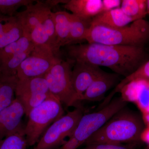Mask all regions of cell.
Returning a JSON list of instances; mask_svg holds the SVG:
<instances>
[{
	"mask_svg": "<svg viewBox=\"0 0 149 149\" xmlns=\"http://www.w3.org/2000/svg\"><path fill=\"white\" fill-rule=\"evenodd\" d=\"M62 105L50 93L44 101L31 111L24 129L28 146L37 144L49 127L64 115Z\"/></svg>",
	"mask_w": 149,
	"mask_h": 149,
	"instance_id": "277c9868",
	"label": "cell"
},
{
	"mask_svg": "<svg viewBox=\"0 0 149 149\" xmlns=\"http://www.w3.org/2000/svg\"><path fill=\"white\" fill-rule=\"evenodd\" d=\"M42 24L49 38L51 48L55 53L58 54L59 51L57 48L56 35L53 17V12L51 11V9L48 11L46 14L42 21Z\"/></svg>",
	"mask_w": 149,
	"mask_h": 149,
	"instance_id": "484cf974",
	"label": "cell"
},
{
	"mask_svg": "<svg viewBox=\"0 0 149 149\" xmlns=\"http://www.w3.org/2000/svg\"><path fill=\"white\" fill-rule=\"evenodd\" d=\"M81 146L82 145L79 141L71 137L68 141H65L62 145L56 149H77Z\"/></svg>",
	"mask_w": 149,
	"mask_h": 149,
	"instance_id": "f546056e",
	"label": "cell"
},
{
	"mask_svg": "<svg viewBox=\"0 0 149 149\" xmlns=\"http://www.w3.org/2000/svg\"><path fill=\"white\" fill-rule=\"evenodd\" d=\"M142 116L146 126L149 127V111L143 113Z\"/></svg>",
	"mask_w": 149,
	"mask_h": 149,
	"instance_id": "4dcf8cb0",
	"label": "cell"
},
{
	"mask_svg": "<svg viewBox=\"0 0 149 149\" xmlns=\"http://www.w3.org/2000/svg\"><path fill=\"white\" fill-rule=\"evenodd\" d=\"M148 79H149V59L135 72L120 80L113 90L107 97V99L109 101L111 100L116 93H120L124 87L133 81Z\"/></svg>",
	"mask_w": 149,
	"mask_h": 149,
	"instance_id": "7402d4cb",
	"label": "cell"
},
{
	"mask_svg": "<svg viewBox=\"0 0 149 149\" xmlns=\"http://www.w3.org/2000/svg\"><path fill=\"white\" fill-rule=\"evenodd\" d=\"M120 8L104 12L92 19V24H100L111 27L125 26L133 22Z\"/></svg>",
	"mask_w": 149,
	"mask_h": 149,
	"instance_id": "9a60e30c",
	"label": "cell"
},
{
	"mask_svg": "<svg viewBox=\"0 0 149 149\" xmlns=\"http://www.w3.org/2000/svg\"><path fill=\"white\" fill-rule=\"evenodd\" d=\"M50 93L45 77H38L18 80L15 96L22 104L27 116L31 111L44 101Z\"/></svg>",
	"mask_w": 149,
	"mask_h": 149,
	"instance_id": "9c48e42d",
	"label": "cell"
},
{
	"mask_svg": "<svg viewBox=\"0 0 149 149\" xmlns=\"http://www.w3.org/2000/svg\"><path fill=\"white\" fill-rule=\"evenodd\" d=\"M29 35L23 34L16 42L0 50V63L6 61L17 54L24 52L34 48Z\"/></svg>",
	"mask_w": 149,
	"mask_h": 149,
	"instance_id": "d6986e66",
	"label": "cell"
},
{
	"mask_svg": "<svg viewBox=\"0 0 149 149\" xmlns=\"http://www.w3.org/2000/svg\"><path fill=\"white\" fill-rule=\"evenodd\" d=\"M72 71V82L77 101L80 103L86 90L103 71L99 67L76 61Z\"/></svg>",
	"mask_w": 149,
	"mask_h": 149,
	"instance_id": "8fae6325",
	"label": "cell"
},
{
	"mask_svg": "<svg viewBox=\"0 0 149 149\" xmlns=\"http://www.w3.org/2000/svg\"><path fill=\"white\" fill-rule=\"evenodd\" d=\"M146 126L143 116L127 106L112 116L86 141V146L96 144H134L142 141Z\"/></svg>",
	"mask_w": 149,
	"mask_h": 149,
	"instance_id": "7a4b0ae2",
	"label": "cell"
},
{
	"mask_svg": "<svg viewBox=\"0 0 149 149\" xmlns=\"http://www.w3.org/2000/svg\"><path fill=\"white\" fill-rule=\"evenodd\" d=\"M51 9L50 7L45 3L37 1L26 6L23 11L17 12L15 16L20 22L23 29V34L29 36L35 27L42 23L47 12Z\"/></svg>",
	"mask_w": 149,
	"mask_h": 149,
	"instance_id": "4fadbf2b",
	"label": "cell"
},
{
	"mask_svg": "<svg viewBox=\"0 0 149 149\" xmlns=\"http://www.w3.org/2000/svg\"><path fill=\"white\" fill-rule=\"evenodd\" d=\"M147 14H149V0H147L146 2Z\"/></svg>",
	"mask_w": 149,
	"mask_h": 149,
	"instance_id": "1f68e13d",
	"label": "cell"
},
{
	"mask_svg": "<svg viewBox=\"0 0 149 149\" xmlns=\"http://www.w3.org/2000/svg\"><path fill=\"white\" fill-rule=\"evenodd\" d=\"M125 87L130 89V93L137 99L143 113L149 111V89L146 80L133 81Z\"/></svg>",
	"mask_w": 149,
	"mask_h": 149,
	"instance_id": "ffe728a7",
	"label": "cell"
},
{
	"mask_svg": "<svg viewBox=\"0 0 149 149\" xmlns=\"http://www.w3.org/2000/svg\"><path fill=\"white\" fill-rule=\"evenodd\" d=\"M69 59L108 68L124 77L133 73L148 60L144 47L109 45L97 43L72 45L67 48Z\"/></svg>",
	"mask_w": 149,
	"mask_h": 149,
	"instance_id": "6da1fadb",
	"label": "cell"
},
{
	"mask_svg": "<svg viewBox=\"0 0 149 149\" xmlns=\"http://www.w3.org/2000/svg\"><path fill=\"white\" fill-rule=\"evenodd\" d=\"M120 76L115 73L103 71L85 91L81 101L97 102L103 100L107 92L120 82Z\"/></svg>",
	"mask_w": 149,
	"mask_h": 149,
	"instance_id": "7c38bea8",
	"label": "cell"
},
{
	"mask_svg": "<svg viewBox=\"0 0 149 149\" xmlns=\"http://www.w3.org/2000/svg\"><path fill=\"white\" fill-rule=\"evenodd\" d=\"M70 27L68 45L85 40L86 35L91 27L92 19L80 18L70 14Z\"/></svg>",
	"mask_w": 149,
	"mask_h": 149,
	"instance_id": "ac0fdd59",
	"label": "cell"
},
{
	"mask_svg": "<svg viewBox=\"0 0 149 149\" xmlns=\"http://www.w3.org/2000/svg\"><path fill=\"white\" fill-rule=\"evenodd\" d=\"M36 1L32 0H0V14L10 17L14 16L19 8L27 6Z\"/></svg>",
	"mask_w": 149,
	"mask_h": 149,
	"instance_id": "d4e9b609",
	"label": "cell"
},
{
	"mask_svg": "<svg viewBox=\"0 0 149 149\" xmlns=\"http://www.w3.org/2000/svg\"><path fill=\"white\" fill-rule=\"evenodd\" d=\"M145 149H149V144H148V146L145 148Z\"/></svg>",
	"mask_w": 149,
	"mask_h": 149,
	"instance_id": "836d02e7",
	"label": "cell"
},
{
	"mask_svg": "<svg viewBox=\"0 0 149 149\" xmlns=\"http://www.w3.org/2000/svg\"><path fill=\"white\" fill-rule=\"evenodd\" d=\"M128 102V100L123 95L112 99L98 111L83 115L71 137L76 139L81 145L84 144L116 113L126 106Z\"/></svg>",
	"mask_w": 149,
	"mask_h": 149,
	"instance_id": "8992f818",
	"label": "cell"
},
{
	"mask_svg": "<svg viewBox=\"0 0 149 149\" xmlns=\"http://www.w3.org/2000/svg\"><path fill=\"white\" fill-rule=\"evenodd\" d=\"M61 59L49 46L35 45L17 70L18 80L44 77Z\"/></svg>",
	"mask_w": 149,
	"mask_h": 149,
	"instance_id": "ba28073f",
	"label": "cell"
},
{
	"mask_svg": "<svg viewBox=\"0 0 149 149\" xmlns=\"http://www.w3.org/2000/svg\"><path fill=\"white\" fill-rule=\"evenodd\" d=\"M64 7L72 14L84 19H92L103 12L102 0H69Z\"/></svg>",
	"mask_w": 149,
	"mask_h": 149,
	"instance_id": "5bb4252c",
	"label": "cell"
},
{
	"mask_svg": "<svg viewBox=\"0 0 149 149\" xmlns=\"http://www.w3.org/2000/svg\"><path fill=\"white\" fill-rule=\"evenodd\" d=\"M69 13L65 11L53 12L56 35V47L59 51L61 47L68 45L70 37V19Z\"/></svg>",
	"mask_w": 149,
	"mask_h": 149,
	"instance_id": "2e32d148",
	"label": "cell"
},
{
	"mask_svg": "<svg viewBox=\"0 0 149 149\" xmlns=\"http://www.w3.org/2000/svg\"><path fill=\"white\" fill-rule=\"evenodd\" d=\"M145 80H146V83L147 86H148V88L149 89V79Z\"/></svg>",
	"mask_w": 149,
	"mask_h": 149,
	"instance_id": "d6a6232c",
	"label": "cell"
},
{
	"mask_svg": "<svg viewBox=\"0 0 149 149\" xmlns=\"http://www.w3.org/2000/svg\"><path fill=\"white\" fill-rule=\"evenodd\" d=\"M24 114V107L16 98L0 112V140L24 129L22 119Z\"/></svg>",
	"mask_w": 149,
	"mask_h": 149,
	"instance_id": "30bf717a",
	"label": "cell"
},
{
	"mask_svg": "<svg viewBox=\"0 0 149 149\" xmlns=\"http://www.w3.org/2000/svg\"><path fill=\"white\" fill-rule=\"evenodd\" d=\"M146 2V0H123L120 8L133 22L143 19L148 14Z\"/></svg>",
	"mask_w": 149,
	"mask_h": 149,
	"instance_id": "44dd1931",
	"label": "cell"
},
{
	"mask_svg": "<svg viewBox=\"0 0 149 149\" xmlns=\"http://www.w3.org/2000/svg\"><path fill=\"white\" fill-rule=\"evenodd\" d=\"M85 40L90 44L144 47L149 42V22L139 19L120 27L91 24Z\"/></svg>",
	"mask_w": 149,
	"mask_h": 149,
	"instance_id": "3957f363",
	"label": "cell"
},
{
	"mask_svg": "<svg viewBox=\"0 0 149 149\" xmlns=\"http://www.w3.org/2000/svg\"><path fill=\"white\" fill-rule=\"evenodd\" d=\"M103 12L120 8L121 1L103 0ZM102 12V13H103Z\"/></svg>",
	"mask_w": 149,
	"mask_h": 149,
	"instance_id": "f1b7e54d",
	"label": "cell"
},
{
	"mask_svg": "<svg viewBox=\"0 0 149 149\" xmlns=\"http://www.w3.org/2000/svg\"><path fill=\"white\" fill-rule=\"evenodd\" d=\"M72 62L70 59L64 61L61 59L52 67L44 77L53 95L66 107H75L81 105L77 101L72 84Z\"/></svg>",
	"mask_w": 149,
	"mask_h": 149,
	"instance_id": "5b68a950",
	"label": "cell"
},
{
	"mask_svg": "<svg viewBox=\"0 0 149 149\" xmlns=\"http://www.w3.org/2000/svg\"><path fill=\"white\" fill-rule=\"evenodd\" d=\"M24 129L0 140V149H27Z\"/></svg>",
	"mask_w": 149,
	"mask_h": 149,
	"instance_id": "603a6c76",
	"label": "cell"
},
{
	"mask_svg": "<svg viewBox=\"0 0 149 149\" xmlns=\"http://www.w3.org/2000/svg\"><path fill=\"white\" fill-rule=\"evenodd\" d=\"M81 105L67 113L55 121L46 130L33 149H56L70 138L83 115Z\"/></svg>",
	"mask_w": 149,
	"mask_h": 149,
	"instance_id": "52a82bcc",
	"label": "cell"
},
{
	"mask_svg": "<svg viewBox=\"0 0 149 149\" xmlns=\"http://www.w3.org/2000/svg\"><path fill=\"white\" fill-rule=\"evenodd\" d=\"M29 37L35 45H46L51 48L49 38L42 23L32 30Z\"/></svg>",
	"mask_w": 149,
	"mask_h": 149,
	"instance_id": "4316f807",
	"label": "cell"
},
{
	"mask_svg": "<svg viewBox=\"0 0 149 149\" xmlns=\"http://www.w3.org/2000/svg\"><path fill=\"white\" fill-rule=\"evenodd\" d=\"M137 145L134 144H96L88 145L83 149H136Z\"/></svg>",
	"mask_w": 149,
	"mask_h": 149,
	"instance_id": "83f0119b",
	"label": "cell"
},
{
	"mask_svg": "<svg viewBox=\"0 0 149 149\" xmlns=\"http://www.w3.org/2000/svg\"><path fill=\"white\" fill-rule=\"evenodd\" d=\"M15 17V19L11 26L0 38V50L16 42L23 35L21 24L16 17Z\"/></svg>",
	"mask_w": 149,
	"mask_h": 149,
	"instance_id": "cb8c5ba5",
	"label": "cell"
},
{
	"mask_svg": "<svg viewBox=\"0 0 149 149\" xmlns=\"http://www.w3.org/2000/svg\"><path fill=\"white\" fill-rule=\"evenodd\" d=\"M18 80L17 76H6L0 74V112L15 98V89Z\"/></svg>",
	"mask_w": 149,
	"mask_h": 149,
	"instance_id": "e0dca14e",
	"label": "cell"
}]
</instances>
